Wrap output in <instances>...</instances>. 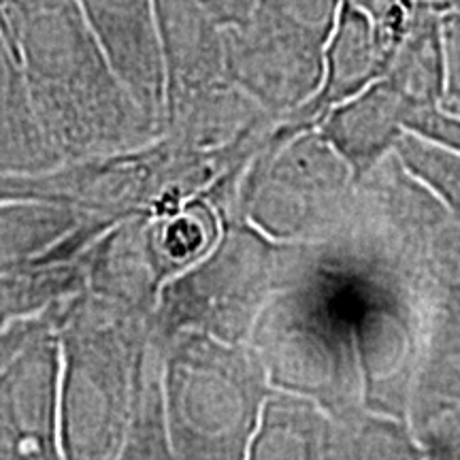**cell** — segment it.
I'll list each match as a JSON object with an SVG mask.
<instances>
[{"mask_svg": "<svg viewBox=\"0 0 460 460\" xmlns=\"http://www.w3.org/2000/svg\"><path fill=\"white\" fill-rule=\"evenodd\" d=\"M322 460H422V452L407 420L362 410L335 418Z\"/></svg>", "mask_w": 460, "mask_h": 460, "instance_id": "obj_21", "label": "cell"}, {"mask_svg": "<svg viewBox=\"0 0 460 460\" xmlns=\"http://www.w3.org/2000/svg\"><path fill=\"white\" fill-rule=\"evenodd\" d=\"M0 460H65L56 320L0 371Z\"/></svg>", "mask_w": 460, "mask_h": 460, "instance_id": "obj_9", "label": "cell"}, {"mask_svg": "<svg viewBox=\"0 0 460 460\" xmlns=\"http://www.w3.org/2000/svg\"><path fill=\"white\" fill-rule=\"evenodd\" d=\"M247 345L275 390L312 399L332 418L367 410L352 322L314 243L305 278L267 303Z\"/></svg>", "mask_w": 460, "mask_h": 460, "instance_id": "obj_3", "label": "cell"}, {"mask_svg": "<svg viewBox=\"0 0 460 460\" xmlns=\"http://www.w3.org/2000/svg\"><path fill=\"white\" fill-rule=\"evenodd\" d=\"M411 105L382 77L322 119L318 132L335 147L356 183L384 163L402 139Z\"/></svg>", "mask_w": 460, "mask_h": 460, "instance_id": "obj_14", "label": "cell"}, {"mask_svg": "<svg viewBox=\"0 0 460 460\" xmlns=\"http://www.w3.org/2000/svg\"><path fill=\"white\" fill-rule=\"evenodd\" d=\"M256 3L258 0H200V4L222 28L243 24L254 11Z\"/></svg>", "mask_w": 460, "mask_h": 460, "instance_id": "obj_30", "label": "cell"}, {"mask_svg": "<svg viewBox=\"0 0 460 460\" xmlns=\"http://www.w3.org/2000/svg\"><path fill=\"white\" fill-rule=\"evenodd\" d=\"M343 0H258L254 13L286 31L326 45L335 31Z\"/></svg>", "mask_w": 460, "mask_h": 460, "instance_id": "obj_24", "label": "cell"}, {"mask_svg": "<svg viewBox=\"0 0 460 460\" xmlns=\"http://www.w3.org/2000/svg\"><path fill=\"white\" fill-rule=\"evenodd\" d=\"M446 85L439 107L460 118V9L444 15Z\"/></svg>", "mask_w": 460, "mask_h": 460, "instance_id": "obj_28", "label": "cell"}, {"mask_svg": "<svg viewBox=\"0 0 460 460\" xmlns=\"http://www.w3.org/2000/svg\"><path fill=\"white\" fill-rule=\"evenodd\" d=\"M413 393L437 394L460 401V345L450 349V352L435 356L424 365Z\"/></svg>", "mask_w": 460, "mask_h": 460, "instance_id": "obj_27", "label": "cell"}, {"mask_svg": "<svg viewBox=\"0 0 460 460\" xmlns=\"http://www.w3.org/2000/svg\"><path fill=\"white\" fill-rule=\"evenodd\" d=\"M356 180L318 128L271 139L247 166L234 216L278 243H320L348 220Z\"/></svg>", "mask_w": 460, "mask_h": 460, "instance_id": "obj_7", "label": "cell"}, {"mask_svg": "<svg viewBox=\"0 0 460 460\" xmlns=\"http://www.w3.org/2000/svg\"><path fill=\"white\" fill-rule=\"evenodd\" d=\"M407 424L422 460H460V401L413 393Z\"/></svg>", "mask_w": 460, "mask_h": 460, "instance_id": "obj_22", "label": "cell"}, {"mask_svg": "<svg viewBox=\"0 0 460 460\" xmlns=\"http://www.w3.org/2000/svg\"><path fill=\"white\" fill-rule=\"evenodd\" d=\"M65 460H118L139 393L152 318L84 290L58 305Z\"/></svg>", "mask_w": 460, "mask_h": 460, "instance_id": "obj_2", "label": "cell"}, {"mask_svg": "<svg viewBox=\"0 0 460 460\" xmlns=\"http://www.w3.org/2000/svg\"><path fill=\"white\" fill-rule=\"evenodd\" d=\"M356 203L388 247L427 331V360L460 345V220L396 154L356 183ZM424 369V367H422Z\"/></svg>", "mask_w": 460, "mask_h": 460, "instance_id": "obj_5", "label": "cell"}, {"mask_svg": "<svg viewBox=\"0 0 460 460\" xmlns=\"http://www.w3.org/2000/svg\"><path fill=\"white\" fill-rule=\"evenodd\" d=\"M441 7H444V13H452V11L460 9V0H439Z\"/></svg>", "mask_w": 460, "mask_h": 460, "instance_id": "obj_31", "label": "cell"}, {"mask_svg": "<svg viewBox=\"0 0 460 460\" xmlns=\"http://www.w3.org/2000/svg\"><path fill=\"white\" fill-rule=\"evenodd\" d=\"M335 418L305 396L271 390L264 401L247 460H322Z\"/></svg>", "mask_w": 460, "mask_h": 460, "instance_id": "obj_17", "label": "cell"}, {"mask_svg": "<svg viewBox=\"0 0 460 460\" xmlns=\"http://www.w3.org/2000/svg\"><path fill=\"white\" fill-rule=\"evenodd\" d=\"M115 222L68 203H0V275L75 261Z\"/></svg>", "mask_w": 460, "mask_h": 460, "instance_id": "obj_12", "label": "cell"}, {"mask_svg": "<svg viewBox=\"0 0 460 460\" xmlns=\"http://www.w3.org/2000/svg\"><path fill=\"white\" fill-rule=\"evenodd\" d=\"M166 99L163 130L230 88L222 26L200 0H154Z\"/></svg>", "mask_w": 460, "mask_h": 460, "instance_id": "obj_10", "label": "cell"}, {"mask_svg": "<svg viewBox=\"0 0 460 460\" xmlns=\"http://www.w3.org/2000/svg\"><path fill=\"white\" fill-rule=\"evenodd\" d=\"M407 132L420 139L435 143V146L454 152L460 156V118L444 111L441 107L411 109L407 115Z\"/></svg>", "mask_w": 460, "mask_h": 460, "instance_id": "obj_26", "label": "cell"}, {"mask_svg": "<svg viewBox=\"0 0 460 460\" xmlns=\"http://www.w3.org/2000/svg\"><path fill=\"white\" fill-rule=\"evenodd\" d=\"M0 28L45 135L66 163L132 152L160 130L126 90L75 0H0Z\"/></svg>", "mask_w": 460, "mask_h": 460, "instance_id": "obj_1", "label": "cell"}, {"mask_svg": "<svg viewBox=\"0 0 460 460\" xmlns=\"http://www.w3.org/2000/svg\"><path fill=\"white\" fill-rule=\"evenodd\" d=\"M230 84L275 119H286L318 94L324 49L252 11L243 24L222 28Z\"/></svg>", "mask_w": 460, "mask_h": 460, "instance_id": "obj_8", "label": "cell"}, {"mask_svg": "<svg viewBox=\"0 0 460 460\" xmlns=\"http://www.w3.org/2000/svg\"><path fill=\"white\" fill-rule=\"evenodd\" d=\"M88 286L84 258L0 275V331L37 318Z\"/></svg>", "mask_w": 460, "mask_h": 460, "instance_id": "obj_20", "label": "cell"}, {"mask_svg": "<svg viewBox=\"0 0 460 460\" xmlns=\"http://www.w3.org/2000/svg\"><path fill=\"white\" fill-rule=\"evenodd\" d=\"M58 305H54V307L48 309L45 314L37 315V318L17 322V324L9 326L7 331H0V371H3V367L7 365V362L13 358V356L20 352V349L24 348L32 337H37L39 332L48 329L51 322L56 320Z\"/></svg>", "mask_w": 460, "mask_h": 460, "instance_id": "obj_29", "label": "cell"}, {"mask_svg": "<svg viewBox=\"0 0 460 460\" xmlns=\"http://www.w3.org/2000/svg\"><path fill=\"white\" fill-rule=\"evenodd\" d=\"M394 154L460 220V156L405 132Z\"/></svg>", "mask_w": 460, "mask_h": 460, "instance_id": "obj_23", "label": "cell"}, {"mask_svg": "<svg viewBox=\"0 0 460 460\" xmlns=\"http://www.w3.org/2000/svg\"><path fill=\"white\" fill-rule=\"evenodd\" d=\"M222 228V214L205 197L171 214L147 216L149 247L164 284L203 261L220 241Z\"/></svg>", "mask_w": 460, "mask_h": 460, "instance_id": "obj_18", "label": "cell"}, {"mask_svg": "<svg viewBox=\"0 0 460 460\" xmlns=\"http://www.w3.org/2000/svg\"><path fill=\"white\" fill-rule=\"evenodd\" d=\"M160 345L164 418L177 458L247 460L273 390L254 349L197 331Z\"/></svg>", "mask_w": 460, "mask_h": 460, "instance_id": "obj_4", "label": "cell"}, {"mask_svg": "<svg viewBox=\"0 0 460 460\" xmlns=\"http://www.w3.org/2000/svg\"><path fill=\"white\" fill-rule=\"evenodd\" d=\"M82 258L88 275L85 290L154 318L164 281L149 247L147 216H130L115 222Z\"/></svg>", "mask_w": 460, "mask_h": 460, "instance_id": "obj_15", "label": "cell"}, {"mask_svg": "<svg viewBox=\"0 0 460 460\" xmlns=\"http://www.w3.org/2000/svg\"><path fill=\"white\" fill-rule=\"evenodd\" d=\"M386 79L411 109L439 107L446 85L444 15L433 9L416 11Z\"/></svg>", "mask_w": 460, "mask_h": 460, "instance_id": "obj_19", "label": "cell"}, {"mask_svg": "<svg viewBox=\"0 0 460 460\" xmlns=\"http://www.w3.org/2000/svg\"><path fill=\"white\" fill-rule=\"evenodd\" d=\"M222 220L214 250L160 292L152 318V337L160 341L197 331L247 343L267 303L295 284L298 243H278L233 211H224Z\"/></svg>", "mask_w": 460, "mask_h": 460, "instance_id": "obj_6", "label": "cell"}, {"mask_svg": "<svg viewBox=\"0 0 460 460\" xmlns=\"http://www.w3.org/2000/svg\"><path fill=\"white\" fill-rule=\"evenodd\" d=\"M7 200H49L75 205L71 194V172L62 164L49 172H0V203Z\"/></svg>", "mask_w": 460, "mask_h": 460, "instance_id": "obj_25", "label": "cell"}, {"mask_svg": "<svg viewBox=\"0 0 460 460\" xmlns=\"http://www.w3.org/2000/svg\"><path fill=\"white\" fill-rule=\"evenodd\" d=\"M115 75L163 135L166 79L154 0H75Z\"/></svg>", "mask_w": 460, "mask_h": 460, "instance_id": "obj_11", "label": "cell"}, {"mask_svg": "<svg viewBox=\"0 0 460 460\" xmlns=\"http://www.w3.org/2000/svg\"><path fill=\"white\" fill-rule=\"evenodd\" d=\"M65 164L34 111L31 90L0 28V172H49Z\"/></svg>", "mask_w": 460, "mask_h": 460, "instance_id": "obj_16", "label": "cell"}, {"mask_svg": "<svg viewBox=\"0 0 460 460\" xmlns=\"http://www.w3.org/2000/svg\"><path fill=\"white\" fill-rule=\"evenodd\" d=\"M393 60L394 56L379 41L369 17L349 0H343L335 31L324 49V77L318 94L281 119L279 128L286 135L318 128L332 109L386 77Z\"/></svg>", "mask_w": 460, "mask_h": 460, "instance_id": "obj_13", "label": "cell"}]
</instances>
